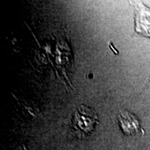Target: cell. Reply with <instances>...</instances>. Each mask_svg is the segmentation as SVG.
<instances>
[{
  "mask_svg": "<svg viewBox=\"0 0 150 150\" xmlns=\"http://www.w3.org/2000/svg\"><path fill=\"white\" fill-rule=\"evenodd\" d=\"M117 119L125 134L133 136L141 132V128L138 119L127 110L121 111L117 116Z\"/></svg>",
  "mask_w": 150,
  "mask_h": 150,
  "instance_id": "cell-2",
  "label": "cell"
},
{
  "mask_svg": "<svg viewBox=\"0 0 150 150\" xmlns=\"http://www.w3.org/2000/svg\"><path fill=\"white\" fill-rule=\"evenodd\" d=\"M97 123L96 112L84 105L79 106L72 115V128L75 134L80 137L89 135Z\"/></svg>",
  "mask_w": 150,
  "mask_h": 150,
  "instance_id": "cell-1",
  "label": "cell"
}]
</instances>
